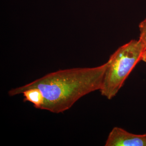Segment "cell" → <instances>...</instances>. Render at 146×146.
<instances>
[{
	"label": "cell",
	"mask_w": 146,
	"mask_h": 146,
	"mask_svg": "<svg viewBox=\"0 0 146 146\" xmlns=\"http://www.w3.org/2000/svg\"><path fill=\"white\" fill-rule=\"evenodd\" d=\"M105 146H146V133L134 134L115 127L110 132Z\"/></svg>",
	"instance_id": "3"
},
{
	"label": "cell",
	"mask_w": 146,
	"mask_h": 146,
	"mask_svg": "<svg viewBox=\"0 0 146 146\" xmlns=\"http://www.w3.org/2000/svg\"><path fill=\"white\" fill-rule=\"evenodd\" d=\"M139 29L140 33L139 39L146 49V18L139 24Z\"/></svg>",
	"instance_id": "5"
},
{
	"label": "cell",
	"mask_w": 146,
	"mask_h": 146,
	"mask_svg": "<svg viewBox=\"0 0 146 146\" xmlns=\"http://www.w3.org/2000/svg\"><path fill=\"white\" fill-rule=\"evenodd\" d=\"M23 96V102L32 103L36 109H41L44 102V98L42 92L36 88L27 89L22 93Z\"/></svg>",
	"instance_id": "4"
},
{
	"label": "cell",
	"mask_w": 146,
	"mask_h": 146,
	"mask_svg": "<svg viewBox=\"0 0 146 146\" xmlns=\"http://www.w3.org/2000/svg\"><path fill=\"white\" fill-rule=\"evenodd\" d=\"M108 65L107 62L94 68H73L50 73L25 86L11 89L8 95L13 96L27 89L37 88L44 98L41 109L63 112L82 97L100 90Z\"/></svg>",
	"instance_id": "1"
},
{
	"label": "cell",
	"mask_w": 146,
	"mask_h": 146,
	"mask_svg": "<svg viewBox=\"0 0 146 146\" xmlns=\"http://www.w3.org/2000/svg\"><path fill=\"white\" fill-rule=\"evenodd\" d=\"M145 49L139 39H133L118 48L110 56L100 90L103 96L111 100L117 95L130 73L141 61Z\"/></svg>",
	"instance_id": "2"
}]
</instances>
